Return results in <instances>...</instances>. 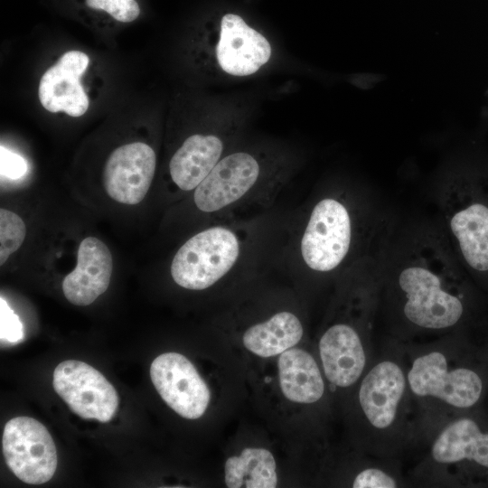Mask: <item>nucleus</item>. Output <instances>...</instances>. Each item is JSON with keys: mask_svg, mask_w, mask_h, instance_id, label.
Segmentation results:
<instances>
[{"mask_svg": "<svg viewBox=\"0 0 488 488\" xmlns=\"http://www.w3.org/2000/svg\"><path fill=\"white\" fill-rule=\"evenodd\" d=\"M462 266L436 224L415 225L399 236L388 233L381 288L408 325L445 332L464 318Z\"/></svg>", "mask_w": 488, "mask_h": 488, "instance_id": "obj_1", "label": "nucleus"}, {"mask_svg": "<svg viewBox=\"0 0 488 488\" xmlns=\"http://www.w3.org/2000/svg\"><path fill=\"white\" fill-rule=\"evenodd\" d=\"M1 174L8 179L17 180L27 172V163L20 155L3 145L0 150Z\"/></svg>", "mask_w": 488, "mask_h": 488, "instance_id": "obj_24", "label": "nucleus"}, {"mask_svg": "<svg viewBox=\"0 0 488 488\" xmlns=\"http://www.w3.org/2000/svg\"><path fill=\"white\" fill-rule=\"evenodd\" d=\"M88 7L103 11L121 23H131L140 14L136 0H85Z\"/></svg>", "mask_w": 488, "mask_h": 488, "instance_id": "obj_21", "label": "nucleus"}, {"mask_svg": "<svg viewBox=\"0 0 488 488\" xmlns=\"http://www.w3.org/2000/svg\"><path fill=\"white\" fill-rule=\"evenodd\" d=\"M224 148V140L216 134L187 136L169 161L174 186L181 192H192L222 158Z\"/></svg>", "mask_w": 488, "mask_h": 488, "instance_id": "obj_15", "label": "nucleus"}, {"mask_svg": "<svg viewBox=\"0 0 488 488\" xmlns=\"http://www.w3.org/2000/svg\"><path fill=\"white\" fill-rule=\"evenodd\" d=\"M279 385L284 396L296 403L318 401L324 392V382L314 357L298 348H290L277 361Z\"/></svg>", "mask_w": 488, "mask_h": 488, "instance_id": "obj_17", "label": "nucleus"}, {"mask_svg": "<svg viewBox=\"0 0 488 488\" xmlns=\"http://www.w3.org/2000/svg\"><path fill=\"white\" fill-rule=\"evenodd\" d=\"M406 375L413 396L455 408L473 407L483 390L480 375L468 367L452 365L443 350L433 349L416 356Z\"/></svg>", "mask_w": 488, "mask_h": 488, "instance_id": "obj_6", "label": "nucleus"}, {"mask_svg": "<svg viewBox=\"0 0 488 488\" xmlns=\"http://www.w3.org/2000/svg\"><path fill=\"white\" fill-rule=\"evenodd\" d=\"M353 488H394L398 482L394 476L379 467L361 470L352 482Z\"/></svg>", "mask_w": 488, "mask_h": 488, "instance_id": "obj_22", "label": "nucleus"}, {"mask_svg": "<svg viewBox=\"0 0 488 488\" xmlns=\"http://www.w3.org/2000/svg\"><path fill=\"white\" fill-rule=\"evenodd\" d=\"M1 340L8 343H17L24 337L23 326L18 315L8 306L1 297Z\"/></svg>", "mask_w": 488, "mask_h": 488, "instance_id": "obj_23", "label": "nucleus"}, {"mask_svg": "<svg viewBox=\"0 0 488 488\" xmlns=\"http://www.w3.org/2000/svg\"><path fill=\"white\" fill-rule=\"evenodd\" d=\"M155 169V152L148 144L136 141L121 145L106 160L104 189L118 203L138 204L150 189Z\"/></svg>", "mask_w": 488, "mask_h": 488, "instance_id": "obj_10", "label": "nucleus"}, {"mask_svg": "<svg viewBox=\"0 0 488 488\" xmlns=\"http://www.w3.org/2000/svg\"><path fill=\"white\" fill-rule=\"evenodd\" d=\"M442 230L456 259L474 274H488V185L446 164L434 190Z\"/></svg>", "mask_w": 488, "mask_h": 488, "instance_id": "obj_4", "label": "nucleus"}, {"mask_svg": "<svg viewBox=\"0 0 488 488\" xmlns=\"http://www.w3.org/2000/svg\"><path fill=\"white\" fill-rule=\"evenodd\" d=\"M267 39L238 14H227L221 22L216 58L221 69L233 76L257 72L270 59Z\"/></svg>", "mask_w": 488, "mask_h": 488, "instance_id": "obj_13", "label": "nucleus"}, {"mask_svg": "<svg viewBox=\"0 0 488 488\" xmlns=\"http://www.w3.org/2000/svg\"><path fill=\"white\" fill-rule=\"evenodd\" d=\"M303 334L300 319L289 311H280L249 327L242 341L249 352L267 358L281 354L296 345Z\"/></svg>", "mask_w": 488, "mask_h": 488, "instance_id": "obj_18", "label": "nucleus"}, {"mask_svg": "<svg viewBox=\"0 0 488 488\" xmlns=\"http://www.w3.org/2000/svg\"><path fill=\"white\" fill-rule=\"evenodd\" d=\"M250 222L211 224L190 237L172 258L170 275L174 283L203 290L239 267L253 246Z\"/></svg>", "mask_w": 488, "mask_h": 488, "instance_id": "obj_5", "label": "nucleus"}, {"mask_svg": "<svg viewBox=\"0 0 488 488\" xmlns=\"http://www.w3.org/2000/svg\"><path fill=\"white\" fill-rule=\"evenodd\" d=\"M112 271L108 247L97 237H86L79 245L76 267L62 280L64 296L75 305L92 304L108 289Z\"/></svg>", "mask_w": 488, "mask_h": 488, "instance_id": "obj_14", "label": "nucleus"}, {"mask_svg": "<svg viewBox=\"0 0 488 488\" xmlns=\"http://www.w3.org/2000/svg\"><path fill=\"white\" fill-rule=\"evenodd\" d=\"M26 226L13 211L0 209V265L3 266L25 239Z\"/></svg>", "mask_w": 488, "mask_h": 488, "instance_id": "obj_20", "label": "nucleus"}, {"mask_svg": "<svg viewBox=\"0 0 488 488\" xmlns=\"http://www.w3.org/2000/svg\"><path fill=\"white\" fill-rule=\"evenodd\" d=\"M89 63L85 52H66L40 80L38 96L42 106L52 113L64 112L73 117L84 115L89 101L80 78Z\"/></svg>", "mask_w": 488, "mask_h": 488, "instance_id": "obj_12", "label": "nucleus"}, {"mask_svg": "<svg viewBox=\"0 0 488 488\" xmlns=\"http://www.w3.org/2000/svg\"><path fill=\"white\" fill-rule=\"evenodd\" d=\"M5 463L12 473L28 484L47 483L57 468V451L47 428L30 417L6 422L2 437Z\"/></svg>", "mask_w": 488, "mask_h": 488, "instance_id": "obj_7", "label": "nucleus"}, {"mask_svg": "<svg viewBox=\"0 0 488 488\" xmlns=\"http://www.w3.org/2000/svg\"><path fill=\"white\" fill-rule=\"evenodd\" d=\"M224 470L229 488H274L277 484L275 458L265 448L243 449L226 460Z\"/></svg>", "mask_w": 488, "mask_h": 488, "instance_id": "obj_19", "label": "nucleus"}, {"mask_svg": "<svg viewBox=\"0 0 488 488\" xmlns=\"http://www.w3.org/2000/svg\"><path fill=\"white\" fill-rule=\"evenodd\" d=\"M408 390L406 372L394 360H381L365 374L358 399L373 429L384 432L397 424Z\"/></svg>", "mask_w": 488, "mask_h": 488, "instance_id": "obj_11", "label": "nucleus"}, {"mask_svg": "<svg viewBox=\"0 0 488 488\" xmlns=\"http://www.w3.org/2000/svg\"><path fill=\"white\" fill-rule=\"evenodd\" d=\"M55 392L70 409L84 419L110 421L118 408V395L105 376L89 364L68 360L53 371Z\"/></svg>", "mask_w": 488, "mask_h": 488, "instance_id": "obj_8", "label": "nucleus"}, {"mask_svg": "<svg viewBox=\"0 0 488 488\" xmlns=\"http://www.w3.org/2000/svg\"><path fill=\"white\" fill-rule=\"evenodd\" d=\"M150 378L162 399L181 417L197 419L206 411L210 389L183 354L165 352L157 356L151 363Z\"/></svg>", "mask_w": 488, "mask_h": 488, "instance_id": "obj_9", "label": "nucleus"}, {"mask_svg": "<svg viewBox=\"0 0 488 488\" xmlns=\"http://www.w3.org/2000/svg\"><path fill=\"white\" fill-rule=\"evenodd\" d=\"M285 183L247 151L223 155L192 192V202L212 224L249 221L269 208Z\"/></svg>", "mask_w": 488, "mask_h": 488, "instance_id": "obj_3", "label": "nucleus"}, {"mask_svg": "<svg viewBox=\"0 0 488 488\" xmlns=\"http://www.w3.org/2000/svg\"><path fill=\"white\" fill-rule=\"evenodd\" d=\"M430 457L444 466L472 462L488 468V432L470 418L452 420L434 438Z\"/></svg>", "mask_w": 488, "mask_h": 488, "instance_id": "obj_16", "label": "nucleus"}, {"mask_svg": "<svg viewBox=\"0 0 488 488\" xmlns=\"http://www.w3.org/2000/svg\"><path fill=\"white\" fill-rule=\"evenodd\" d=\"M389 230L365 192L328 189L315 197L301 221L296 240L297 261L312 274L340 276L379 249Z\"/></svg>", "mask_w": 488, "mask_h": 488, "instance_id": "obj_2", "label": "nucleus"}]
</instances>
